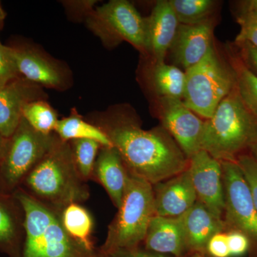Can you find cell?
<instances>
[{"instance_id":"cell-1","label":"cell","mask_w":257,"mask_h":257,"mask_svg":"<svg viewBox=\"0 0 257 257\" xmlns=\"http://www.w3.org/2000/svg\"><path fill=\"white\" fill-rule=\"evenodd\" d=\"M95 125L119 151L130 173L152 186L188 168V159L162 126L144 130L135 120L119 115Z\"/></svg>"},{"instance_id":"cell-2","label":"cell","mask_w":257,"mask_h":257,"mask_svg":"<svg viewBox=\"0 0 257 257\" xmlns=\"http://www.w3.org/2000/svg\"><path fill=\"white\" fill-rule=\"evenodd\" d=\"M54 210L62 212L90 197L87 182L79 175L69 142L57 137L50 150L26 176L20 188Z\"/></svg>"},{"instance_id":"cell-3","label":"cell","mask_w":257,"mask_h":257,"mask_svg":"<svg viewBox=\"0 0 257 257\" xmlns=\"http://www.w3.org/2000/svg\"><path fill=\"white\" fill-rule=\"evenodd\" d=\"M256 140L257 118L243 104L235 87L204 121L201 150L220 162H235Z\"/></svg>"},{"instance_id":"cell-4","label":"cell","mask_w":257,"mask_h":257,"mask_svg":"<svg viewBox=\"0 0 257 257\" xmlns=\"http://www.w3.org/2000/svg\"><path fill=\"white\" fill-rule=\"evenodd\" d=\"M14 195L25 211V237L22 257H102L89 250L64 229L60 212L46 207L18 189Z\"/></svg>"},{"instance_id":"cell-5","label":"cell","mask_w":257,"mask_h":257,"mask_svg":"<svg viewBox=\"0 0 257 257\" xmlns=\"http://www.w3.org/2000/svg\"><path fill=\"white\" fill-rule=\"evenodd\" d=\"M155 215L153 186L130 173L121 205L108 226L101 253L139 247Z\"/></svg>"},{"instance_id":"cell-6","label":"cell","mask_w":257,"mask_h":257,"mask_svg":"<svg viewBox=\"0 0 257 257\" xmlns=\"http://www.w3.org/2000/svg\"><path fill=\"white\" fill-rule=\"evenodd\" d=\"M185 89L182 101L198 116L210 119L221 101L236 87V77L214 45L206 55L185 71Z\"/></svg>"},{"instance_id":"cell-7","label":"cell","mask_w":257,"mask_h":257,"mask_svg":"<svg viewBox=\"0 0 257 257\" xmlns=\"http://www.w3.org/2000/svg\"><path fill=\"white\" fill-rule=\"evenodd\" d=\"M57 135L39 133L22 118L10 138L6 139L0 163V191L13 194L26 176L55 143Z\"/></svg>"},{"instance_id":"cell-8","label":"cell","mask_w":257,"mask_h":257,"mask_svg":"<svg viewBox=\"0 0 257 257\" xmlns=\"http://www.w3.org/2000/svg\"><path fill=\"white\" fill-rule=\"evenodd\" d=\"M87 23L108 43L126 41L147 52L146 18L126 0H112L101 5L89 15Z\"/></svg>"},{"instance_id":"cell-9","label":"cell","mask_w":257,"mask_h":257,"mask_svg":"<svg viewBox=\"0 0 257 257\" xmlns=\"http://www.w3.org/2000/svg\"><path fill=\"white\" fill-rule=\"evenodd\" d=\"M221 163L226 227L246 235L257 256V210L251 189L237 162Z\"/></svg>"},{"instance_id":"cell-10","label":"cell","mask_w":257,"mask_h":257,"mask_svg":"<svg viewBox=\"0 0 257 257\" xmlns=\"http://www.w3.org/2000/svg\"><path fill=\"white\" fill-rule=\"evenodd\" d=\"M157 111L162 124L189 160L201 150L204 122L182 99L157 98Z\"/></svg>"},{"instance_id":"cell-11","label":"cell","mask_w":257,"mask_h":257,"mask_svg":"<svg viewBox=\"0 0 257 257\" xmlns=\"http://www.w3.org/2000/svg\"><path fill=\"white\" fill-rule=\"evenodd\" d=\"M188 170L197 200L222 219L225 202L221 162L201 150L189 159Z\"/></svg>"},{"instance_id":"cell-12","label":"cell","mask_w":257,"mask_h":257,"mask_svg":"<svg viewBox=\"0 0 257 257\" xmlns=\"http://www.w3.org/2000/svg\"><path fill=\"white\" fill-rule=\"evenodd\" d=\"M213 20L197 25H179L168 53L174 65L184 72L197 64L213 45Z\"/></svg>"},{"instance_id":"cell-13","label":"cell","mask_w":257,"mask_h":257,"mask_svg":"<svg viewBox=\"0 0 257 257\" xmlns=\"http://www.w3.org/2000/svg\"><path fill=\"white\" fill-rule=\"evenodd\" d=\"M44 96L41 86L24 77L0 87V135L10 138L20 124L25 104L44 99Z\"/></svg>"},{"instance_id":"cell-14","label":"cell","mask_w":257,"mask_h":257,"mask_svg":"<svg viewBox=\"0 0 257 257\" xmlns=\"http://www.w3.org/2000/svg\"><path fill=\"white\" fill-rule=\"evenodd\" d=\"M153 192L155 215L179 217L197 201L188 168L153 185Z\"/></svg>"},{"instance_id":"cell-15","label":"cell","mask_w":257,"mask_h":257,"mask_svg":"<svg viewBox=\"0 0 257 257\" xmlns=\"http://www.w3.org/2000/svg\"><path fill=\"white\" fill-rule=\"evenodd\" d=\"M146 23L147 52L155 63L165 62L180 25L170 1H157Z\"/></svg>"},{"instance_id":"cell-16","label":"cell","mask_w":257,"mask_h":257,"mask_svg":"<svg viewBox=\"0 0 257 257\" xmlns=\"http://www.w3.org/2000/svg\"><path fill=\"white\" fill-rule=\"evenodd\" d=\"M143 243L148 251L173 257H183L189 251L180 216H154Z\"/></svg>"},{"instance_id":"cell-17","label":"cell","mask_w":257,"mask_h":257,"mask_svg":"<svg viewBox=\"0 0 257 257\" xmlns=\"http://www.w3.org/2000/svg\"><path fill=\"white\" fill-rule=\"evenodd\" d=\"M25 214L14 194L0 191V251L22 257L25 237Z\"/></svg>"},{"instance_id":"cell-18","label":"cell","mask_w":257,"mask_h":257,"mask_svg":"<svg viewBox=\"0 0 257 257\" xmlns=\"http://www.w3.org/2000/svg\"><path fill=\"white\" fill-rule=\"evenodd\" d=\"M128 176L130 172L119 151L114 147H101L96 157L92 180L104 187L117 209L122 202Z\"/></svg>"},{"instance_id":"cell-19","label":"cell","mask_w":257,"mask_h":257,"mask_svg":"<svg viewBox=\"0 0 257 257\" xmlns=\"http://www.w3.org/2000/svg\"><path fill=\"white\" fill-rule=\"evenodd\" d=\"M180 218L189 251L194 253L205 252L209 239L217 233L224 232L226 228L222 219L214 216L198 200Z\"/></svg>"},{"instance_id":"cell-20","label":"cell","mask_w":257,"mask_h":257,"mask_svg":"<svg viewBox=\"0 0 257 257\" xmlns=\"http://www.w3.org/2000/svg\"><path fill=\"white\" fill-rule=\"evenodd\" d=\"M11 55L19 74L37 85L62 88L64 76L60 67L45 56L30 49L10 47Z\"/></svg>"},{"instance_id":"cell-21","label":"cell","mask_w":257,"mask_h":257,"mask_svg":"<svg viewBox=\"0 0 257 257\" xmlns=\"http://www.w3.org/2000/svg\"><path fill=\"white\" fill-rule=\"evenodd\" d=\"M62 226L71 237L84 247L94 250L92 241L94 220L86 208L78 203L70 204L60 213Z\"/></svg>"},{"instance_id":"cell-22","label":"cell","mask_w":257,"mask_h":257,"mask_svg":"<svg viewBox=\"0 0 257 257\" xmlns=\"http://www.w3.org/2000/svg\"><path fill=\"white\" fill-rule=\"evenodd\" d=\"M150 80L154 91L159 97L182 99L185 89V72L174 64L155 63Z\"/></svg>"},{"instance_id":"cell-23","label":"cell","mask_w":257,"mask_h":257,"mask_svg":"<svg viewBox=\"0 0 257 257\" xmlns=\"http://www.w3.org/2000/svg\"><path fill=\"white\" fill-rule=\"evenodd\" d=\"M60 140L65 142L74 140H94L102 147H113L107 135L95 124L87 122L76 112L59 119L55 132Z\"/></svg>"},{"instance_id":"cell-24","label":"cell","mask_w":257,"mask_h":257,"mask_svg":"<svg viewBox=\"0 0 257 257\" xmlns=\"http://www.w3.org/2000/svg\"><path fill=\"white\" fill-rule=\"evenodd\" d=\"M179 23L197 25L212 20L217 6L213 0H169Z\"/></svg>"},{"instance_id":"cell-25","label":"cell","mask_w":257,"mask_h":257,"mask_svg":"<svg viewBox=\"0 0 257 257\" xmlns=\"http://www.w3.org/2000/svg\"><path fill=\"white\" fill-rule=\"evenodd\" d=\"M231 66L234 69L240 97L248 110L257 118V75L239 57H231Z\"/></svg>"},{"instance_id":"cell-26","label":"cell","mask_w":257,"mask_h":257,"mask_svg":"<svg viewBox=\"0 0 257 257\" xmlns=\"http://www.w3.org/2000/svg\"><path fill=\"white\" fill-rule=\"evenodd\" d=\"M23 117L34 130L46 135L55 132L59 120L56 111L44 99L30 101L25 104Z\"/></svg>"},{"instance_id":"cell-27","label":"cell","mask_w":257,"mask_h":257,"mask_svg":"<svg viewBox=\"0 0 257 257\" xmlns=\"http://www.w3.org/2000/svg\"><path fill=\"white\" fill-rule=\"evenodd\" d=\"M69 143L79 175L87 182L92 178L96 157L102 146L91 140H74Z\"/></svg>"},{"instance_id":"cell-28","label":"cell","mask_w":257,"mask_h":257,"mask_svg":"<svg viewBox=\"0 0 257 257\" xmlns=\"http://www.w3.org/2000/svg\"><path fill=\"white\" fill-rule=\"evenodd\" d=\"M240 30L235 43L247 42L257 47V0L241 2L236 11Z\"/></svg>"},{"instance_id":"cell-29","label":"cell","mask_w":257,"mask_h":257,"mask_svg":"<svg viewBox=\"0 0 257 257\" xmlns=\"http://www.w3.org/2000/svg\"><path fill=\"white\" fill-rule=\"evenodd\" d=\"M236 162L247 181L257 210V161L251 154L243 153L237 157Z\"/></svg>"},{"instance_id":"cell-30","label":"cell","mask_w":257,"mask_h":257,"mask_svg":"<svg viewBox=\"0 0 257 257\" xmlns=\"http://www.w3.org/2000/svg\"><path fill=\"white\" fill-rule=\"evenodd\" d=\"M20 77L11 55L10 47L0 42V87Z\"/></svg>"},{"instance_id":"cell-31","label":"cell","mask_w":257,"mask_h":257,"mask_svg":"<svg viewBox=\"0 0 257 257\" xmlns=\"http://www.w3.org/2000/svg\"><path fill=\"white\" fill-rule=\"evenodd\" d=\"M228 245L231 256L239 257L250 251V241L246 235L238 231H228Z\"/></svg>"},{"instance_id":"cell-32","label":"cell","mask_w":257,"mask_h":257,"mask_svg":"<svg viewBox=\"0 0 257 257\" xmlns=\"http://www.w3.org/2000/svg\"><path fill=\"white\" fill-rule=\"evenodd\" d=\"M206 251L212 257H231L226 233L214 234L209 239Z\"/></svg>"},{"instance_id":"cell-33","label":"cell","mask_w":257,"mask_h":257,"mask_svg":"<svg viewBox=\"0 0 257 257\" xmlns=\"http://www.w3.org/2000/svg\"><path fill=\"white\" fill-rule=\"evenodd\" d=\"M101 252V251H100ZM102 257H173L152 252L139 246L128 249H119L108 253H101Z\"/></svg>"},{"instance_id":"cell-34","label":"cell","mask_w":257,"mask_h":257,"mask_svg":"<svg viewBox=\"0 0 257 257\" xmlns=\"http://www.w3.org/2000/svg\"><path fill=\"white\" fill-rule=\"evenodd\" d=\"M236 45L241 49V60L257 75V47L247 42Z\"/></svg>"},{"instance_id":"cell-35","label":"cell","mask_w":257,"mask_h":257,"mask_svg":"<svg viewBox=\"0 0 257 257\" xmlns=\"http://www.w3.org/2000/svg\"><path fill=\"white\" fill-rule=\"evenodd\" d=\"M5 140L6 139L0 135V163H1L2 158H3V152H4Z\"/></svg>"},{"instance_id":"cell-36","label":"cell","mask_w":257,"mask_h":257,"mask_svg":"<svg viewBox=\"0 0 257 257\" xmlns=\"http://www.w3.org/2000/svg\"><path fill=\"white\" fill-rule=\"evenodd\" d=\"M249 150L251 152V155H252L257 161V140L255 142L252 146L251 147Z\"/></svg>"},{"instance_id":"cell-37","label":"cell","mask_w":257,"mask_h":257,"mask_svg":"<svg viewBox=\"0 0 257 257\" xmlns=\"http://www.w3.org/2000/svg\"><path fill=\"white\" fill-rule=\"evenodd\" d=\"M5 18V13L3 8H2L1 4H0V30L3 28V22H4Z\"/></svg>"},{"instance_id":"cell-38","label":"cell","mask_w":257,"mask_h":257,"mask_svg":"<svg viewBox=\"0 0 257 257\" xmlns=\"http://www.w3.org/2000/svg\"><path fill=\"white\" fill-rule=\"evenodd\" d=\"M190 257H204V256L203 255V253H194V254H193L192 256H191Z\"/></svg>"}]
</instances>
